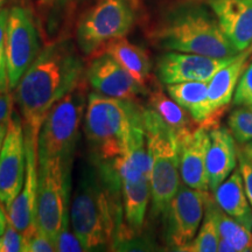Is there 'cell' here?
Returning a JSON list of instances; mask_svg holds the SVG:
<instances>
[{
	"instance_id": "6da1fadb",
	"label": "cell",
	"mask_w": 252,
	"mask_h": 252,
	"mask_svg": "<svg viewBox=\"0 0 252 252\" xmlns=\"http://www.w3.org/2000/svg\"><path fill=\"white\" fill-rule=\"evenodd\" d=\"M122 184L113 163L96 159L82 169L70 204V224L84 250L116 244L123 231Z\"/></svg>"
},
{
	"instance_id": "7a4b0ae2",
	"label": "cell",
	"mask_w": 252,
	"mask_h": 252,
	"mask_svg": "<svg viewBox=\"0 0 252 252\" xmlns=\"http://www.w3.org/2000/svg\"><path fill=\"white\" fill-rule=\"evenodd\" d=\"M83 70V62L69 43H54L39 53L15 87L25 131L39 137L47 113L81 83Z\"/></svg>"
},
{
	"instance_id": "3957f363",
	"label": "cell",
	"mask_w": 252,
	"mask_h": 252,
	"mask_svg": "<svg viewBox=\"0 0 252 252\" xmlns=\"http://www.w3.org/2000/svg\"><path fill=\"white\" fill-rule=\"evenodd\" d=\"M152 41L169 52L191 53L216 59L238 54L220 30L216 18L198 6L184 7L168 14L154 28Z\"/></svg>"
},
{
	"instance_id": "277c9868",
	"label": "cell",
	"mask_w": 252,
	"mask_h": 252,
	"mask_svg": "<svg viewBox=\"0 0 252 252\" xmlns=\"http://www.w3.org/2000/svg\"><path fill=\"white\" fill-rule=\"evenodd\" d=\"M144 109L134 100L88 94L84 132L97 159L113 161L127 149L132 128L143 121Z\"/></svg>"
},
{
	"instance_id": "5b68a950",
	"label": "cell",
	"mask_w": 252,
	"mask_h": 252,
	"mask_svg": "<svg viewBox=\"0 0 252 252\" xmlns=\"http://www.w3.org/2000/svg\"><path fill=\"white\" fill-rule=\"evenodd\" d=\"M143 122L150 158L153 215L165 214L180 187L179 143L175 132L152 109H144Z\"/></svg>"
},
{
	"instance_id": "8992f818",
	"label": "cell",
	"mask_w": 252,
	"mask_h": 252,
	"mask_svg": "<svg viewBox=\"0 0 252 252\" xmlns=\"http://www.w3.org/2000/svg\"><path fill=\"white\" fill-rule=\"evenodd\" d=\"M86 89L82 81L47 113L37 137L39 161L55 157L72 159L87 109Z\"/></svg>"
},
{
	"instance_id": "52a82bcc",
	"label": "cell",
	"mask_w": 252,
	"mask_h": 252,
	"mask_svg": "<svg viewBox=\"0 0 252 252\" xmlns=\"http://www.w3.org/2000/svg\"><path fill=\"white\" fill-rule=\"evenodd\" d=\"M72 159L61 157L39 161L37 225L56 241L62 229L70 224V189Z\"/></svg>"
},
{
	"instance_id": "ba28073f",
	"label": "cell",
	"mask_w": 252,
	"mask_h": 252,
	"mask_svg": "<svg viewBox=\"0 0 252 252\" xmlns=\"http://www.w3.org/2000/svg\"><path fill=\"white\" fill-rule=\"evenodd\" d=\"M134 19L131 0H99L78 24V47L86 55L94 54L110 41L125 37Z\"/></svg>"
},
{
	"instance_id": "9c48e42d",
	"label": "cell",
	"mask_w": 252,
	"mask_h": 252,
	"mask_svg": "<svg viewBox=\"0 0 252 252\" xmlns=\"http://www.w3.org/2000/svg\"><path fill=\"white\" fill-rule=\"evenodd\" d=\"M39 53V36L33 17L25 7L13 6L8 11L6 25V61L9 89H15Z\"/></svg>"
},
{
	"instance_id": "30bf717a",
	"label": "cell",
	"mask_w": 252,
	"mask_h": 252,
	"mask_svg": "<svg viewBox=\"0 0 252 252\" xmlns=\"http://www.w3.org/2000/svg\"><path fill=\"white\" fill-rule=\"evenodd\" d=\"M209 196L208 191L180 185L165 213L166 241L169 247L181 251L193 241L203 220Z\"/></svg>"
},
{
	"instance_id": "8fae6325",
	"label": "cell",
	"mask_w": 252,
	"mask_h": 252,
	"mask_svg": "<svg viewBox=\"0 0 252 252\" xmlns=\"http://www.w3.org/2000/svg\"><path fill=\"white\" fill-rule=\"evenodd\" d=\"M26 174V145L24 124L17 113H12L4 143L0 149V203L11 206L20 193Z\"/></svg>"
},
{
	"instance_id": "7c38bea8",
	"label": "cell",
	"mask_w": 252,
	"mask_h": 252,
	"mask_svg": "<svg viewBox=\"0 0 252 252\" xmlns=\"http://www.w3.org/2000/svg\"><path fill=\"white\" fill-rule=\"evenodd\" d=\"M26 174L20 193L7 209V219L28 241L37 229V188H39V158L37 137L25 131Z\"/></svg>"
},
{
	"instance_id": "4fadbf2b",
	"label": "cell",
	"mask_w": 252,
	"mask_h": 252,
	"mask_svg": "<svg viewBox=\"0 0 252 252\" xmlns=\"http://www.w3.org/2000/svg\"><path fill=\"white\" fill-rule=\"evenodd\" d=\"M236 56L216 59L191 53L168 52L158 59L157 76L165 86L188 81L209 82L216 72L234 61Z\"/></svg>"
},
{
	"instance_id": "5bb4252c",
	"label": "cell",
	"mask_w": 252,
	"mask_h": 252,
	"mask_svg": "<svg viewBox=\"0 0 252 252\" xmlns=\"http://www.w3.org/2000/svg\"><path fill=\"white\" fill-rule=\"evenodd\" d=\"M87 80L94 93L111 98L134 100L149 94L147 87L138 82L115 59L100 52L91 60L87 69Z\"/></svg>"
},
{
	"instance_id": "9a60e30c",
	"label": "cell",
	"mask_w": 252,
	"mask_h": 252,
	"mask_svg": "<svg viewBox=\"0 0 252 252\" xmlns=\"http://www.w3.org/2000/svg\"><path fill=\"white\" fill-rule=\"evenodd\" d=\"M252 55V45L243 52L238 53L234 61L214 75L208 83V96L206 103V121L202 126L208 130L219 126L220 116L228 109L239 77L247 68Z\"/></svg>"
},
{
	"instance_id": "2e32d148",
	"label": "cell",
	"mask_w": 252,
	"mask_h": 252,
	"mask_svg": "<svg viewBox=\"0 0 252 252\" xmlns=\"http://www.w3.org/2000/svg\"><path fill=\"white\" fill-rule=\"evenodd\" d=\"M180 176L185 185L198 190H209L207 173V152L209 131L204 126L178 135Z\"/></svg>"
},
{
	"instance_id": "e0dca14e",
	"label": "cell",
	"mask_w": 252,
	"mask_h": 252,
	"mask_svg": "<svg viewBox=\"0 0 252 252\" xmlns=\"http://www.w3.org/2000/svg\"><path fill=\"white\" fill-rule=\"evenodd\" d=\"M208 5L238 53L252 45V0H208Z\"/></svg>"
},
{
	"instance_id": "ac0fdd59",
	"label": "cell",
	"mask_w": 252,
	"mask_h": 252,
	"mask_svg": "<svg viewBox=\"0 0 252 252\" xmlns=\"http://www.w3.org/2000/svg\"><path fill=\"white\" fill-rule=\"evenodd\" d=\"M237 162L238 149L231 131L220 125L210 128L207 152L209 190H215L231 174Z\"/></svg>"
},
{
	"instance_id": "d6986e66",
	"label": "cell",
	"mask_w": 252,
	"mask_h": 252,
	"mask_svg": "<svg viewBox=\"0 0 252 252\" xmlns=\"http://www.w3.org/2000/svg\"><path fill=\"white\" fill-rule=\"evenodd\" d=\"M112 163L121 182H138L150 179V158L143 121L132 128L127 149Z\"/></svg>"
},
{
	"instance_id": "ffe728a7",
	"label": "cell",
	"mask_w": 252,
	"mask_h": 252,
	"mask_svg": "<svg viewBox=\"0 0 252 252\" xmlns=\"http://www.w3.org/2000/svg\"><path fill=\"white\" fill-rule=\"evenodd\" d=\"M213 193L216 203L223 212L245 228L252 229V208L239 169L230 174Z\"/></svg>"
},
{
	"instance_id": "44dd1931",
	"label": "cell",
	"mask_w": 252,
	"mask_h": 252,
	"mask_svg": "<svg viewBox=\"0 0 252 252\" xmlns=\"http://www.w3.org/2000/svg\"><path fill=\"white\" fill-rule=\"evenodd\" d=\"M123 201V223H126L131 235L143 229L145 215L151 197L150 179L138 182H121Z\"/></svg>"
},
{
	"instance_id": "7402d4cb",
	"label": "cell",
	"mask_w": 252,
	"mask_h": 252,
	"mask_svg": "<svg viewBox=\"0 0 252 252\" xmlns=\"http://www.w3.org/2000/svg\"><path fill=\"white\" fill-rule=\"evenodd\" d=\"M102 52L115 59L139 83L146 86L151 77L152 62L143 48L121 37L106 43L102 48Z\"/></svg>"
},
{
	"instance_id": "603a6c76",
	"label": "cell",
	"mask_w": 252,
	"mask_h": 252,
	"mask_svg": "<svg viewBox=\"0 0 252 252\" xmlns=\"http://www.w3.org/2000/svg\"><path fill=\"white\" fill-rule=\"evenodd\" d=\"M149 105L175 132L176 137L194 128L189 112L167 94L159 83H154L149 90Z\"/></svg>"
},
{
	"instance_id": "cb8c5ba5",
	"label": "cell",
	"mask_w": 252,
	"mask_h": 252,
	"mask_svg": "<svg viewBox=\"0 0 252 252\" xmlns=\"http://www.w3.org/2000/svg\"><path fill=\"white\" fill-rule=\"evenodd\" d=\"M209 82L188 81L166 86L167 94L187 110L196 124L202 126L206 121V103Z\"/></svg>"
},
{
	"instance_id": "d4e9b609",
	"label": "cell",
	"mask_w": 252,
	"mask_h": 252,
	"mask_svg": "<svg viewBox=\"0 0 252 252\" xmlns=\"http://www.w3.org/2000/svg\"><path fill=\"white\" fill-rule=\"evenodd\" d=\"M220 241L217 251L241 252L252 250L251 230L225 214L217 204Z\"/></svg>"
},
{
	"instance_id": "484cf974",
	"label": "cell",
	"mask_w": 252,
	"mask_h": 252,
	"mask_svg": "<svg viewBox=\"0 0 252 252\" xmlns=\"http://www.w3.org/2000/svg\"><path fill=\"white\" fill-rule=\"evenodd\" d=\"M220 232L217 223V203L215 198L209 196L207 201L206 213L202 225L198 229L190 243L181 249L187 252H215L219 249Z\"/></svg>"
},
{
	"instance_id": "4316f807",
	"label": "cell",
	"mask_w": 252,
	"mask_h": 252,
	"mask_svg": "<svg viewBox=\"0 0 252 252\" xmlns=\"http://www.w3.org/2000/svg\"><path fill=\"white\" fill-rule=\"evenodd\" d=\"M229 130L235 140L245 144L252 140V109L250 106H242L235 109L228 118Z\"/></svg>"
},
{
	"instance_id": "83f0119b",
	"label": "cell",
	"mask_w": 252,
	"mask_h": 252,
	"mask_svg": "<svg viewBox=\"0 0 252 252\" xmlns=\"http://www.w3.org/2000/svg\"><path fill=\"white\" fill-rule=\"evenodd\" d=\"M234 104L237 106H252V59L239 77L234 94Z\"/></svg>"
},
{
	"instance_id": "f1b7e54d",
	"label": "cell",
	"mask_w": 252,
	"mask_h": 252,
	"mask_svg": "<svg viewBox=\"0 0 252 252\" xmlns=\"http://www.w3.org/2000/svg\"><path fill=\"white\" fill-rule=\"evenodd\" d=\"M9 9L5 8L0 12V91H7L8 75L7 61H6V25Z\"/></svg>"
},
{
	"instance_id": "f546056e",
	"label": "cell",
	"mask_w": 252,
	"mask_h": 252,
	"mask_svg": "<svg viewBox=\"0 0 252 252\" xmlns=\"http://www.w3.org/2000/svg\"><path fill=\"white\" fill-rule=\"evenodd\" d=\"M2 239V252H26L27 241L11 220L7 219V224Z\"/></svg>"
},
{
	"instance_id": "4dcf8cb0",
	"label": "cell",
	"mask_w": 252,
	"mask_h": 252,
	"mask_svg": "<svg viewBox=\"0 0 252 252\" xmlns=\"http://www.w3.org/2000/svg\"><path fill=\"white\" fill-rule=\"evenodd\" d=\"M56 251L54 242L49 238V236L43 231L40 226H37L32 237L27 241L26 252H52Z\"/></svg>"
},
{
	"instance_id": "1f68e13d",
	"label": "cell",
	"mask_w": 252,
	"mask_h": 252,
	"mask_svg": "<svg viewBox=\"0 0 252 252\" xmlns=\"http://www.w3.org/2000/svg\"><path fill=\"white\" fill-rule=\"evenodd\" d=\"M56 251L60 252H80L86 251L83 245L77 238V236L74 234V231H70L68 228H64L60 232L58 241H56Z\"/></svg>"
},
{
	"instance_id": "d6a6232c",
	"label": "cell",
	"mask_w": 252,
	"mask_h": 252,
	"mask_svg": "<svg viewBox=\"0 0 252 252\" xmlns=\"http://www.w3.org/2000/svg\"><path fill=\"white\" fill-rule=\"evenodd\" d=\"M238 165H239L238 169L239 172H241L242 178H243L245 193H247L249 202L251 203V207H252V162L239 149H238Z\"/></svg>"
},
{
	"instance_id": "836d02e7",
	"label": "cell",
	"mask_w": 252,
	"mask_h": 252,
	"mask_svg": "<svg viewBox=\"0 0 252 252\" xmlns=\"http://www.w3.org/2000/svg\"><path fill=\"white\" fill-rule=\"evenodd\" d=\"M13 113V97L8 91H0V124L8 123Z\"/></svg>"
},
{
	"instance_id": "e575fe53",
	"label": "cell",
	"mask_w": 252,
	"mask_h": 252,
	"mask_svg": "<svg viewBox=\"0 0 252 252\" xmlns=\"http://www.w3.org/2000/svg\"><path fill=\"white\" fill-rule=\"evenodd\" d=\"M239 150H241L242 152L247 156L248 159L252 162V140L249 141V143L242 144V146L239 147Z\"/></svg>"
},
{
	"instance_id": "d590c367",
	"label": "cell",
	"mask_w": 252,
	"mask_h": 252,
	"mask_svg": "<svg viewBox=\"0 0 252 252\" xmlns=\"http://www.w3.org/2000/svg\"><path fill=\"white\" fill-rule=\"evenodd\" d=\"M6 224H7V217H6L4 210H2L1 206H0V237L4 235Z\"/></svg>"
},
{
	"instance_id": "8d00e7d4",
	"label": "cell",
	"mask_w": 252,
	"mask_h": 252,
	"mask_svg": "<svg viewBox=\"0 0 252 252\" xmlns=\"http://www.w3.org/2000/svg\"><path fill=\"white\" fill-rule=\"evenodd\" d=\"M8 123H4V124H0V149H1V145H2V143H4L6 132H7Z\"/></svg>"
},
{
	"instance_id": "74e56055",
	"label": "cell",
	"mask_w": 252,
	"mask_h": 252,
	"mask_svg": "<svg viewBox=\"0 0 252 252\" xmlns=\"http://www.w3.org/2000/svg\"><path fill=\"white\" fill-rule=\"evenodd\" d=\"M7 2H8V0H0V12H1L2 9H5V6Z\"/></svg>"
},
{
	"instance_id": "f35d334b",
	"label": "cell",
	"mask_w": 252,
	"mask_h": 252,
	"mask_svg": "<svg viewBox=\"0 0 252 252\" xmlns=\"http://www.w3.org/2000/svg\"><path fill=\"white\" fill-rule=\"evenodd\" d=\"M42 4H53V2H56V1H60V0H40Z\"/></svg>"
},
{
	"instance_id": "ab89813d",
	"label": "cell",
	"mask_w": 252,
	"mask_h": 252,
	"mask_svg": "<svg viewBox=\"0 0 252 252\" xmlns=\"http://www.w3.org/2000/svg\"><path fill=\"white\" fill-rule=\"evenodd\" d=\"M0 252H2V239L0 237Z\"/></svg>"
},
{
	"instance_id": "60d3db41",
	"label": "cell",
	"mask_w": 252,
	"mask_h": 252,
	"mask_svg": "<svg viewBox=\"0 0 252 252\" xmlns=\"http://www.w3.org/2000/svg\"><path fill=\"white\" fill-rule=\"evenodd\" d=\"M250 108H251V109H252V106H250Z\"/></svg>"
}]
</instances>
